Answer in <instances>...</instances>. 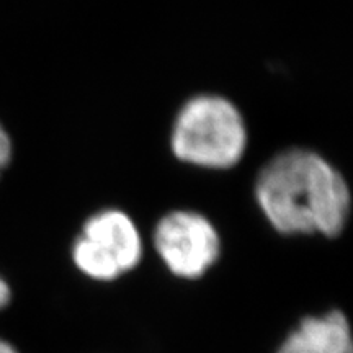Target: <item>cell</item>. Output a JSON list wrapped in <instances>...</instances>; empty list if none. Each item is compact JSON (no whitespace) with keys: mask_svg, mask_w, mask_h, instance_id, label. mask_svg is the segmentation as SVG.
<instances>
[{"mask_svg":"<svg viewBox=\"0 0 353 353\" xmlns=\"http://www.w3.org/2000/svg\"><path fill=\"white\" fill-rule=\"evenodd\" d=\"M255 200L275 231L339 236L352 210L347 180L327 159L309 149H286L260 169Z\"/></svg>","mask_w":353,"mask_h":353,"instance_id":"cell-1","label":"cell"},{"mask_svg":"<svg viewBox=\"0 0 353 353\" xmlns=\"http://www.w3.org/2000/svg\"><path fill=\"white\" fill-rule=\"evenodd\" d=\"M249 134L239 108L221 95H195L185 101L172 125L170 148L180 162L226 170L244 157Z\"/></svg>","mask_w":353,"mask_h":353,"instance_id":"cell-2","label":"cell"},{"mask_svg":"<svg viewBox=\"0 0 353 353\" xmlns=\"http://www.w3.org/2000/svg\"><path fill=\"white\" fill-rule=\"evenodd\" d=\"M143 257V241L134 221L120 210L92 214L72 245V260L87 276L112 281L132 270Z\"/></svg>","mask_w":353,"mask_h":353,"instance_id":"cell-3","label":"cell"},{"mask_svg":"<svg viewBox=\"0 0 353 353\" xmlns=\"http://www.w3.org/2000/svg\"><path fill=\"white\" fill-rule=\"evenodd\" d=\"M154 247L167 268L180 278H200L221 254L213 223L196 211L176 210L154 229Z\"/></svg>","mask_w":353,"mask_h":353,"instance_id":"cell-4","label":"cell"},{"mask_svg":"<svg viewBox=\"0 0 353 353\" xmlns=\"http://www.w3.org/2000/svg\"><path fill=\"white\" fill-rule=\"evenodd\" d=\"M278 353H353L350 325L341 311L306 317Z\"/></svg>","mask_w":353,"mask_h":353,"instance_id":"cell-5","label":"cell"},{"mask_svg":"<svg viewBox=\"0 0 353 353\" xmlns=\"http://www.w3.org/2000/svg\"><path fill=\"white\" fill-rule=\"evenodd\" d=\"M13 157V143L10 134L6 128L0 123V175L7 169Z\"/></svg>","mask_w":353,"mask_h":353,"instance_id":"cell-6","label":"cell"},{"mask_svg":"<svg viewBox=\"0 0 353 353\" xmlns=\"http://www.w3.org/2000/svg\"><path fill=\"white\" fill-rule=\"evenodd\" d=\"M8 301H10V288H8V285L0 278V309L6 307Z\"/></svg>","mask_w":353,"mask_h":353,"instance_id":"cell-7","label":"cell"},{"mask_svg":"<svg viewBox=\"0 0 353 353\" xmlns=\"http://www.w3.org/2000/svg\"><path fill=\"white\" fill-rule=\"evenodd\" d=\"M0 353H19V352H17L15 348L10 345V343L0 339Z\"/></svg>","mask_w":353,"mask_h":353,"instance_id":"cell-8","label":"cell"}]
</instances>
